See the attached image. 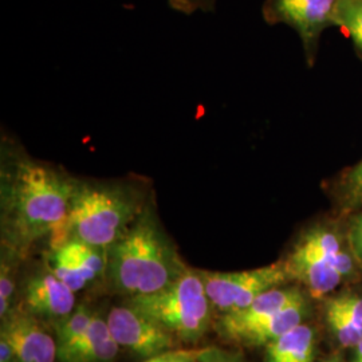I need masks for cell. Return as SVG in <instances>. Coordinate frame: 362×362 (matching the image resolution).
I'll use <instances>...</instances> for the list:
<instances>
[{
    "label": "cell",
    "mask_w": 362,
    "mask_h": 362,
    "mask_svg": "<svg viewBox=\"0 0 362 362\" xmlns=\"http://www.w3.org/2000/svg\"><path fill=\"white\" fill-rule=\"evenodd\" d=\"M76 175L31 155L10 133L0 139V248L27 260L65 224Z\"/></svg>",
    "instance_id": "1"
},
{
    "label": "cell",
    "mask_w": 362,
    "mask_h": 362,
    "mask_svg": "<svg viewBox=\"0 0 362 362\" xmlns=\"http://www.w3.org/2000/svg\"><path fill=\"white\" fill-rule=\"evenodd\" d=\"M153 199L152 181L141 175L113 179L76 176L67 219L47 246L76 238L109 250Z\"/></svg>",
    "instance_id": "2"
},
{
    "label": "cell",
    "mask_w": 362,
    "mask_h": 362,
    "mask_svg": "<svg viewBox=\"0 0 362 362\" xmlns=\"http://www.w3.org/2000/svg\"><path fill=\"white\" fill-rule=\"evenodd\" d=\"M188 267L160 221L155 197L107 250L105 282L112 293L124 297L152 294L170 285Z\"/></svg>",
    "instance_id": "3"
},
{
    "label": "cell",
    "mask_w": 362,
    "mask_h": 362,
    "mask_svg": "<svg viewBox=\"0 0 362 362\" xmlns=\"http://www.w3.org/2000/svg\"><path fill=\"white\" fill-rule=\"evenodd\" d=\"M125 302L151 317L181 344H197L212 322L214 309L200 270L191 267L167 287L152 294L127 298Z\"/></svg>",
    "instance_id": "4"
},
{
    "label": "cell",
    "mask_w": 362,
    "mask_h": 362,
    "mask_svg": "<svg viewBox=\"0 0 362 362\" xmlns=\"http://www.w3.org/2000/svg\"><path fill=\"white\" fill-rule=\"evenodd\" d=\"M341 251L334 233L315 228L298 240L284 264L290 279H297L306 286L313 297L321 298L344 279L336 266Z\"/></svg>",
    "instance_id": "5"
},
{
    "label": "cell",
    "mask_w": 362,
    "mask_h": 362,
    "mask_svg": "<svg viewBox=\"0 0 362 362\" xmlns=\"http://www.w3.org/2000/svg\"><path fill=\"white\" fill-rule=\"evenodd\" d=\"M200 275L211 306L219 317L245 309L260 294L290 279L284 262L246 272L200 270Z\"/></svg>",
    "instance_id": "6"
},
{
    "label": "cell",
    "mask_w": 362,
    "mask_h": 362,
    "mask_svg": "<svg viewBox=\"0 0 362 362\" xmlns=\"http://www.w3.org/2000/svg\"><path fill=\"white\" fill-rule=\"evenodd\" d=\"M106 320L119 349L127 350L136 357L146 360L180 348L181 342L176 337L127 302L113 306L106 314Z\"/></svg>",
    "instance_id": "7"
},
{
    "label": "cell",
    "mask_w": 362,
    "mask_h": 362,
    "mask_svg": "<svg viewBox=\"0 0 362 362\" xmlns=\"http://www.w3.org/2000/svg\"><path fill=\"white\" fill-rule=\"evenodd\" d=\"M76 294L52 274L43 260L23 279L18 308L52 327L77 308Z\"/></svg>",
    "instance_id": "8"
},
{
    "label": "cell",
    "mask_w": 362,
    "mask_h": 362,
    "mask_svg": "<svg viewBox=\"0 0 362 362\" xmlns=\"http://www.w3.org/2000/svg\"><path fill=\"white\" fill-rule=\"evenodd\" d=\"M0 337L11 344L18 362H58L57 341L49 325L18 306L1 320Z\"/></svg>",
    "instance_id": "9"
},
{
    "label": "cell",
    "mask_w": 362,
    "mask_h": 362,
    "mask_svg": "<svg viewBox=\"0 0 362 362\" xmlns=\"http://www.w3.org/2000/svg\"><path fill=\"white\" fill-rule=\"evenodd\" d=\"M302 299L303 296L296 288H272L255 298L245 309L220 315L216 330L219 336L231 342L240 332L270 318Z\"/></svg>",
    "instance_id": "10"
},
{
    "label": "cell",
    "mask_w": 362,
    "mask_h": 362,
    "mask_svg": "<svg viewBox=\"0 0 362 362\" xmlns=\"http://www.w3.org/2000/svg\"><path fill=\"white\" fill-rule=\"evenodd\" d=\"M337 0H272V19L293 27L309 47L330 22Z\"/></svg>",
    "instance_id": "11"
},
{
    "label": "cell",
    "mask_w": 362,
    "mask_h": 362,
    "mask_svg": "<svg viewBox=\"0 0 362 362\" xmlns=\"http://www.w3.org/2000/svg\"><path fill=\"white\" fill-rule=\"evenodd\" d=\"M119 350L115 337L110 333L106 315L94 311L85 334L58 362H116Z\"/></svg>",
    "instance_id": "12"
},
{
    "label": "cell",
    "mask_w": 362,
    "mask_h": 362,
    "mask_svg": "<svg viewBox=\"0 0 362 362\" xmlns=\"http://www.w3.org/2000/svg\"><path fill=\"white\" fill-rule=\"evenodd\" d=\"M305 299L296 302L270 318L240 332L231 342L248 346H266L274 339L284 336L298 325L302 324L305 314Z\"/></svg>",
    "instance_id": "13"
},
{
    "label": "cell",
    "mask_w": 362,
    "mask_h": 362,
    "mask_svg": "<svg viewBox=\"0 0 362 362\" xmlns=\"http://www.w3.org/2000/svg\"><path fill=\"white\" fill-rule=\"evenodd\" d=\"M313 329L300 324L266 345L264 362H313Z\"/></svg>",
    "instance_id": "14"
},
{
    "label": "cell",
    "mask_w": 362,
    "mask_h": 362,
    "mask_svg": "<svg viewBox=\"0 0 362 362\" xmlns=\"http://www.w3.org/2000/svg\"><path fill=\"white\" fill-rule=\"evenodd\" d=\"M93 315V309L86 303H81L67 318L52 326L58 348V361L64 358L77 345L79 339L85 334L86 329L89 327Z\"/></svg>",
    "instance_id": "15"
},
{
    "label": "cell",
    "mask_w": 362,
    "mask_h": 362,
    "mask_svg": "<svg viewBox=\"0 0 362 362\" xmlns=\"http://www.w3.org/2000/svg\"><path fill=\"white\" fill-rule=\"evenodd\" d=\"M25 262L26 260L19 258L13 251L0 248V320L7 318L16 308L18 274Z\"/></svg>",
    "instance_id": "16"
},
{
    "label": "cell",
    "mask_w": 362,
    "mask_h": 362,
    "mask_svg": "<svg viewBox=\"0 0 362 362\" xmlns=\"http://www.w3.org/2000/svg\"><path fill=\"white\" fill-rule=\"evenodd\" d=\"M330 22L345 30L362 50V0H337Z\"/></svg>",
    "instance_id": "17"
},
{
    "label": "cell",
    "mask_w": 362,
    "mask_h": 362,
    "mask_svg": "<svg viewBox=\"0 0 362 362\" xmlns=\"http://www.w3.org/2000/svg\"><path fill=\"white\" fill-rule=\"evenodd\" d=\"M325 313H326V321L341 345L350 348V346H356L361 341L362 329L357 327L351 321H349V318L344 313H341L329 302L326 303Z\"/></svg>",
    "instance_id": "18"
},
{
    "label": "cell",
    "mask_w": 362,
    "mask_h": 362,
    "mask_svg": "<svg viewBox=\"0 0 362 362\" xmlns=\"http://www.w3.org/2000/svg\"><path fill=\"white\" fill-rule=\"evenodd\" d=\"M341 313H344L349 321L362 329V297L353 294H342L329 300Z\"/></svg>",
    "instance_id": "19"
},
{
    "label": "cell",
    "mask_w": 362,
    "mask_h": 362,
    "mask_svg": "<svg viewBox=\"0 0 362 362\" xmlns=\"http://www.w3.org/2000/svg\"><path fill=\"white\" fill-rule=\"evenodd\" d=\"M202 351L203 348H199V349L177 348V349L168 350L153 357H149L143 362H199Z\"/></svg>",
    "instance_id": "20"
},
{
    "label": "cell",
    "mask_w": 362,
    "mask_h": 362,
    "mask_svg": "<svg viewBox=\"0 0 362 362\" xmlns=\"http://www.w3.org/2000/svg\"><path fill=\"white\" fill-rule=\"evenodd\" d=\"M199 362H243L242 358L228 350L220 349L216 346L203 348Z\"/></svg>",
    "instance_id": "21"
},
{
    "label": "cell",
    "mask_w": 362,
    "mask_h": 362,
    "mask_svg": "<svg viewBox=\"0 0 362 362\" xmlns=\"http://www.w3.org/2000/svg\"><path fill=\"white\" fill-rule=\"evenodd\" d=\"M169 3L181 13H192L197 10H211L214 0H169Z\"/></svg>",
    "instance_id": "22"
},
{
    "label": "cell",
    "mask_w": 362,
    "mask_h": 362,
    "mask_svg": "<svg viewBox=\"0 0 362 362\" xmlns=\"http://www.w3.org/2000/svg\"><path fill=\"white\" fill-rule=\"evenodd\" d=\"M348 180H349L348 188H349L350 194L356 200L362 203V161L350 172Z\"/></svg>",
    "instance_id": "23"
},
{
    "label": "cell",
    "mask_w": 362,
    "mask_h": 362,
    "mask_svg": "<svg viewBox=\"0 0 362 362\" xmlns=\"http://www.w3.org/2000/svg\"><path fill=\"white\" fill-rule=\"evenodd\" d=\"M0 362H18L11 344L4 337H0Z\"/></svg>",
    "instance_id": "24"
},
{
    "label": "cell",
    "mask_w": 362,
    "mask_h": 362,
    "mask_svg": "<svg viewBox=\"0 0 362 362\" xmlns=\"http://www.w3.org/2000/svg\"><path fill=\"white\" fill-rule=\"evenodd\" d=\"M353 240H354L356 250L358 251V254L362 257V219L357 223V226H356V228H354Z\"/></svg>",
    "instance_id": "25"
},
{
    "label": "cell",
    "mask_w": 362,
    "mask_h": 362,
    "mask_svg": "<svg viewBox=\"0 0 362 362\" xmlns=\"http://www.w3.org/2000/svg\"><path fill=\"white\" fill-rule=\"evenodd\" d=\"M354 348H356V351H354V360H353V362H362V339Z\"/></svg>",
    "instance_id": "26"
},
{
    "label": "cell",
    "mask_w": 362,
    "mask_h": 362,
    "mask_svg": "<svg viewBox=\"0 0 362 362\" xmlns=\"http://www.w3.org/2000/svg\"><path fill=\"white\" fill-rule=\"evenodd\" d=\"M324 362H342L339 358H329V360H326Z\"/></svg>",
    "instance_id": "27"
}]
</instances>
